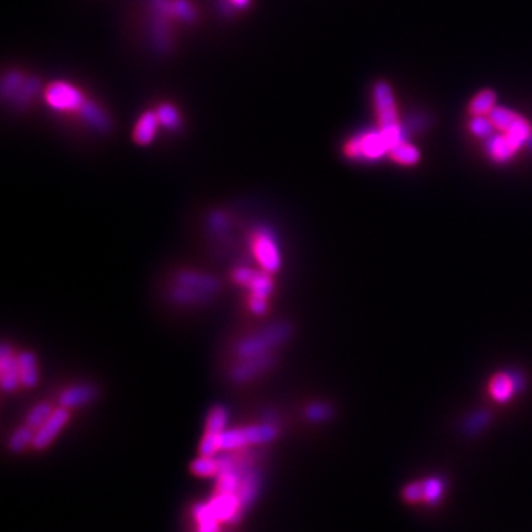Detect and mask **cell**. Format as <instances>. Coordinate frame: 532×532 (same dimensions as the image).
I'll list each match as a JSON object with an SVG mask.
<instances>
[{
	"label": "cell",
	"instance_id": "obj_1",
	"mask_svg": "<svg viewBox=\"0 0 532 532\" xmlns=\"http://www.w3.org/2000/svg\"><path fill=\"white\" fill-rule=\"evenodd\" d=\"M291 334V325L287 323H275L262 328L259 333L247 336L235 346V354L240 359L266 355L273 349L284 343Z\"/></svg>",
	"mask_w": 532,
	"mask_h": 532
},
{
	"label": "cell",
	"instance_id": "obj_2",
	"mask_svg": "<svg viewBox=\"0 0 532 532\" xmlns=\"http://www.w3.org/2000/svg\"><path fill=\"white\" fill-rule=\"evenodd\" d=\"M278 436V427L274 423L252 424L244 427L226 429L221 434V452L265 445Z\"/></svg>",
	"mask_w": 532,
	"mask_h": 532
},
{
	"label": "cell",
	"instance_id": "obj_3",
	"mask_svg": "<svg viewBox=\"0 0 532 532\" xmlns=\"http://www.w3.org/2000/svg\"><path fill=\"white\" fill-rule=\"evenodd\" d=\"M372 96H375V105H376L377 117H379L380 132L383 133L384 139H386L389 145V151H391L392 146H395L396 144L402 141V132L398 121V111H396L392 87L388 83L379 82L375 86Z\"/></svg>",
	"mask_w": 532,
	"mask_h": 532
},
{
	"label": "cell",
	"instance_id": "obj_4",
	"mask_svg": "<svg viewBox=\"0 0 532 532\" xmlns=\"http://www.w3.org/2000/svg\"><path fill=\"white\" fill-rule=\"evenodd\" d=\"M252 250L264 271L274 274L281 268V253L273 232L266 228H257L252 239Z\"/></svg>",
	"mask_w": 532,
	"mask_h": 532
},
{
	"label": "cell",
	"instance_id": "obj_5",
	"mask_svg": "<svg viewBox=\"0 0 532 532\" xmlns=\"http://www.w3.org/2000/svg\"><path fill=\"white\" fill-rule=\"evenodd\" d=\"M46 104L56 111H78L83 110L87 104L85 96L78 90L65 82H53L48 86L44 92Z\"/></svg>",
	"mask_w": 532,
	"mask_h": 532
},
{
	"label": "cell",
	"instance_id": "obj_6",
	"mask_svg": "<svg viewBox=\"0 0 532 532\" xmlns=\"http://www.w3.org/2000/svg\"><path fill=\"white\" fill-rule=\"evenodd\" d=\"M70 417L71 413L69 409H64V406L60 405L56 406L52 415L48 418V422L36 430L31 448L37 451L48 448L56 439V436L61 434V430L65 427V424L70 422Z\"/></svg>",
	"mask_w": 532,
	"mask_h": 532
},
{
	"label": "cell",
	"instance_id": "obj_7",
	"mask_svg": "<svg viewBox=\"0 0 532 532\" xmlns=\"http://www.w3.org/2000/svg\"><path fill=\"white\" fill-rule=\"evenodd\" d=\"M275 358L271 354L266 355H259V357H252V358H246L240 359V362L237 366H234L230 371V377L235 383H247L253 380L255 377H259L265 375L268 370L274 367Z\"/></svg>",
	"mask_w": 532,
	"mask_h": 532
},
{
	"label": "cell",
	"instance_id": "obj_8",
	"mask_svg": "<svg viewBox=\"0 0 532 532\" xmlns=\"http://www.w3.org/2000/svg\"><path fill=\"white\" fill-rule=\"evenodd\" d=\"M0 384L5 392H15L21 386L18 354L8 343L0 350Z\"/></svg>",
	"mask_w": 532,
	"mask_h": 532
},
{
	"label": "cell",
	"instance_id": "obj_9",
	"mask_svg": "<svg viewBox=\"0 0 532 532\" xmlns=\"http://www.w3.org/2000/svg\"><path fill=\"white\" fill-rule=\"evenodd\" d=\"M209 507L219 522L235 524L243 516L240 501L237 494L214 492V497L209 501Z\"/></svg>",
	"mask_w": 532,
	"mask_h": 532
},
{
	"label": "cell",
	"instance_id": "obj_10",
	"mask_svg": "<svg viewBox=\"0 0 532 532\" xmlns=\"http://www.w3.org/2000/svg\"><path fill=\"white\" fill-rule=\"evenodd\" d=\"M386 153H389V145L381 132L364 135L361 139L354 141L347 146V154L352 157L364 155L367 158H379Z\"/></svg>",
	"mask_w": 532,
	"mask_h": 532
},
{
	"label": "cell",
	"instance_id": "obj_11",
	"mask_svg": "<svg viewBox=\"0 0 532 532\" xmlns=\"http://www.w3.org/2000/svg\"><path fill=\"white\" fill-rule=\"evenodd\" d=\"M98 396V389L94 384L78 383L64 389L58 396V404L64 409H82V406L94 402Z\"/></svg>",
	"mask_w": 532,
	"mask_h": 532
},
{
	"label": "cell",
	"instance_id": "obj_12",
	"mask_svg": "<svg viewBox=\"0 0 532 532\" xmlns=\"http://www.w3.org/2000/svg\"><path fill=\"white\" fill-rule=\"evenodd\" d=\"M175 282L209 294H214L221 290V282L216 277L206 273H197V271H182L176 275Z\"/></svg>",
	"mask_w": 532,
	"mask_h": 532
},
{
	"label": "cell",
	"instance_id": "obj_13",
	"mask_svg": "<svg viewBox=\"0 0 532 532\" xmlns=\"http://www.w3.org/2000/svg\"><path fill=\"white\" fill-rule=\"evenodd\" d=\"M260 488V473L255 467L241 473V482L239 490H237V497H239L241 513H244L248 507L253 504Z\"/></svg>",
	"mask_w": 532,
	"mask_h": 532
},
{
	"label": "cell",
	"instance_id": "obj_14",
	"mask_svg": "<svg viewBox=\"0 0 532 532\" xmlns=\"http://www.w3.org/2000/svg\"><path fill=\"white\" fill-rule=\"evenodd\" d=\"M158 126H160V121H158L157 112L145 111L144 114L138 119V121L135 123L133 133H132L133 142L141 146L150 145L155 139Z\"/></svg>",
	"mask_w": 532,
	"mask_h": 532
},
{
	"label": "cell",
	"instance_id": "obj_15",
	"mask_svg": "<svg viewBox=\"0 0 532 532\" xmlns=\"http://www.w3.org/2000/svg\"><path fill=\"white\" fill-rule=\"evenodd\" d=\"M213 294L200 291L191 287H185L176 284L169 289V299H171L176 304H182V307H198V304H206L212 300Z\"/></svg>",
	"mask_w": 532,
	"mask_h": 532
},
{
	"label": "cell",
	"instance_id": "obj_16",
	"mask_svg": "<svg viewBox=\"0 0 532 532\" xmlns=\"http://www.w3.org/2000/svg\"><path fill=\"white\" fill-rule=\"evenodd\" d=\"M18 362H19V375H21V386L31 389L35 388L39 383V364L37 357L28 352L18 354Z\"/></svg>",
	"mask_w": 532,
	"mask_h": 532
},
{
	"label": "cell",
	"instance_id": "obj_17",
	"mask_svg": "<svg viewBox=\"0 0 532 532\" xmlns=\"http://www.w3.org/2000/svg\"><path fill=\"white\" fill-rule=\"evenodd\" d=\"M515 391H516L515 381L512 376L506 375V372H498V375H495L491 379L488 384V393L498 404H504L510 401Z\"/></svg>",
	"mask_w": 532,
	"mask_h": 532
},
{
	"label": "cell",
	"instance_id": "obj_18",
	"mask_svg": "<svg viewBox=\"0 0 532 532\" xmlns=\"http://www.w3.org/2000/svg\"><path fill=\"white\" fill-rule=\"evenodd\" d=\"M271 275L273 274L266 273V271H264V269H260V271L255 269V274L247 286V289L250 290V296L268 299L271 294H273L274 281H273V277Z\"/></svg>",
	"mask_w": 532,
	"mask_h": 532
},
{
	"label": "cell",
	"instance_id": "obj_19",
	"mask_svg": "<svg viewBox=\"0 0 532 532\" xmlns=\"http://www.w3.org/2000/svg\"><path fill=\"white\" fill-rule=\"evenodd\" d=\"M35 435H36V430L33 429L31 426L28 424H22L19 426L15 432L10 435L9 440H8V448L9 451L15 452V454H19V452L26 451L28 447L33 445V440H35Z\"/></svg>",
	"mask_w": 532,
	"mask_h": 532
},
{
	"label": "cell",
	"instance_id": "obj_20",
	"mask_svg": "<svg viewBox=\"0 0 532 532\" xmlns=\"http://www.w3.org/2000/svg\"><path fill=\"white\" fill-rule=\"evenodd\" d=\"M488 151L495 162L504 163L508 160V158L513 157V154L517 151V148L512 144V141L504 135V137H494L488 142Z\"/></svg>",
	"mask_w": 532,
	"mask_h": 532
},
{
	"label": "cell",
	"instance_id": "obj_21",
	"mask_svg": "<svg viewBox=\"0 0 532 532\" xmlns=\"http://www.w3.org/2000/svg\"><path fill=\"white\" fill-rule=\"evenodd\" d=\"M495 101H497V95L494 90H490V89L481 90V92L472 99L469 110L473 116H488L490 112L495 108Z\"/></svg>",
	"mask_w": 532,
	"mask_h": 532
},
{
	"label": "cell",
	"instance_id": "obj_22",
	"mask_svg": "<svg viewBox=\"0 0 532 532\" xmlns=\"http://www.w3.org/2000/svg\"><path fill=\"white\" fill-rule=\"evenodd\" d=\"M228 417H230L228 410H226L223 405H214L207 414L205 432H209V434L225 432V430L228 429L226 427L228 426Z\"/></svg>",
	"mask_w": 532,
	"mask_h": 532
},
{
	"label": "cell",
	"instance_id": "obj_23",
	"mask_svg": "<svg viewBox=\"0 0 532 532\" xmlns=\"http://www.w3.org/2000/svg\"><path fill=\"white\" fill-rule=\"evenodd\" d=\"M389 153L393 160L402 166H414L415 163H418V160H420V153H418L415 146L406 144L404 141L392 146Z\"/></svg>",
	"mask_w": 532,
	"mask_h": 532
},
{
	"label": "cell",
	"instance_id": "obj_24",
	"mask_svg": "<svg viewBox=\"0 0 532 532\" xmlns=\"http://www.w3.org/2000/svg\"><path fill=\"white\" fill-rule=\"evenodd\" d=\"M53 410H55V406L51 402H46V401L39 402L27 413L24 423L31 426L35 430H37L40 426H43L44 423L48 422V418L52 415Z\"/></svg>",
	"mask_w": 532,
	"mask_h": 532
},
{
	"label": "cell",
	"instance_id": "obj_25",
	"mask_svg": "<svg viewBox=\"0 0 532 532\" xmlns=\"http://www.w3.org/2000/svg\"><path fill=\"white\" fill-rule=\"evenodd\" d=\"M189 469L192 473L196 474V477H200V478H213L219 473L216 456L214 457L200 456L191 463Z\"/></svg>",
	"mask_w": 532,
	"mask_h": 532
},
{
	"label": "cell",
	"instance_id": "obj_26",
	"mask_svg": "<svg viewBox=\"0 0 532 532\" xmlns=\"http://www.w3.org/2000/svg\"><path fill=\"white\" fill-rule=\"evenodd\" d=\"M488 117L491 119V121H492L494 126H495L498 130H501V132H504V133L510 130V129L515 126V124L519 121V119H520L517 114H515L513 111L506 110V108H501V107H495V108L490 112Z\"/></svg>",
	"mask_w": 532,
	"mask_h": 532
},
{
	"label": "cell",
	"instance_id": "obj_27",
	"mask_svg": "<svg viewBox=\"0 0 532 532\" xmlns=\"http://www.w3.org/2000/svg\"><path fill=\"white\" fill-rule=\"evenodd\" d=\"M241 482V474L239 472H222L216 474V491L235 494Z\"/></svg>",
	"mask_w": 532,
	"mask_h": 532
},
{
	"label": "cell",
	"instance_id": "obj_28",
	"mask_svg": "<svg viewBox=\"0 0 532 532\" xmlns=\"http://www.w3.org/2000/svg\"><path fill=\"white\" fill-rule=\"evenodd\" d=\"M157 117L160 124L169 128V129H175L179 124V112L178 110L171 105V104H164L157 108Z\"/></svg>",
	"mask_w": 532,
	"mask_h": 532
},
{
	"label": "cell",
	"instance_id": "obj_29",
	"mask_svg": "<svg viewBox=\"0 0 532 532\" xmlns=\"http://www.w3.org/2000/svg\"><path fill=\"white\" fill-rule=\"evenodd\" d=\"M444 492V483L438 478H430L424 481V501L436 504Z\"/></svg>",
	"mask_w": 532,
	"mask_h": 532
},
{
	"label": "cell",
	"instance_id": "obj_30",
	"mask_svg": "<svg viewBox=\"0 0 532 532\" xmlns=\"http://www.w3.org/2000/svg\"><path fill=\"white\" fill-rule=\"evenodd\" d=\"M494 128L491 119L486 116H474L470 121V132L479 138H488Z\"/></svg>",
	"mask_w": 532,
	"mask_h": 532
},
{
	"label": "cell",
	"instance_id": "obj_31",
	"mask_svg": "<svg viewBox=\"0 0 532 532\" xmlns=\"http://www.w3.org/2000/svg\"><path fill=\"white\" fill-rule=\"evenodd\" d=\"M402 495L404 500L409 503H418L424 500V482H414L406 485L402 491Z\"/></svg>",
	"mask_w": 532,
	"mask_h": 532
},
{
	"label": "cell",
	"instance_id": "obj_32",
	"mask_svg": "<svg viewBox=\"0 0 532 532\" xmlns=\"http://www.w3.org/2000/svg\"><path fill=\"white\" fill-rule=\"evenodd\" d=\"M255 274V269L248 268V266H239L232 271V280L237 284H240L243 287H247L248 282H250L252 277Z\"/></svg>",
	"mask_w": 532,
	"mask_h": 532
},
{
	"label": "cell",
	"instance_id": "obj_33",
	"mask_svg": "<svg viewBox=\"0 0 532 532\" xmlns=\"http://www.w3.org/2000/svg\"><path fill=\"white\" fill-rule=\"evenodd\" d=\"M307 415L314 422H320V420H324L325 417L330 415V410H328L323 404H314L307 410Z\"/></svg>",
	"mask_w": 532,
	"mask_h": 532
},
{
	"label": "cell",
	"instance_id": "obj_34",
	"mask_svg": "<svg viewBox=\"0 0 532 532\" xmlns=\"http://www.w3.org/2000/svg\"><path fill=\"white\" fill-rule=\"evenodd\" d=\"M248 308L255 315H265L268 312V299L250 296V299H248Z\"/></svg>",
	"mask_w": 532,
	"mask_h": 532
},
{
	"label": "cell",
	"instance_id": "obj_35",
	"mask_svg": "<svg viewBox=\"0 0 532 532\" xmlns=\"http://www.w3.org/2000/svg\"><path fill=\"white\" fill-rule=\"evenodd\" d=\"M197 524H198L197 532H219V520L216 517H209Z\"/></svg>",
	"mask_w": 532,
	"mask_h": 532
},
{
	"label": "cell",
	"instance_id": "obj_36",
	"mask_svg": "<svg viewBox=\"0 0 532 532\" xmlns=\"http://www.w3.org/2000/svg\"><path fill=\"white\" fill-rule=\"evenodd\" d=\"M209 225H210V228L214 230V231H225V228H226V218L223 216L222 213H214L213 216H212V219H210V222H209Z\"/></svg>",
	"mask_w": 532,
	"mask_h": 532
},
{
	"label": "cell",
	"instance_id": "obj_37",
	"mask_svg": "<svg viewBox=\"0 0 532 532\" xmlns=\"http://www.w3.org/2000/svg\"><path fill=\"white\" fill-rule=\"evenodd\" d=\"M230 3L234 5L235 8L243 9V8L248 6V3H250V0H230Z\"/></svg>",
	"mask_w": 532,
	"mask_h": 532
}]
</instances>
